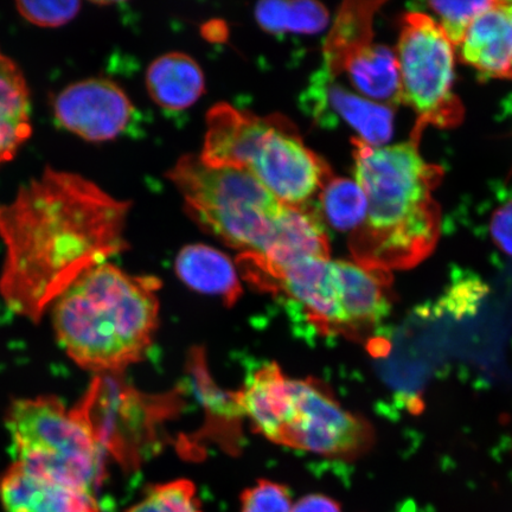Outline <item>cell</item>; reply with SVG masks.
<instances>
[{"label":"cell","instance_id":"30bf717a","mask_svg":"<svg viewBox=\"0 0 512 512\" xmlns=\"http://www.w3.org/2000/svg\"><path fill=\"white\" fill-rule=\"evenodd\" d=\"M53 107L57 123L92 143L123 136L137 114L123 89L107 79H87L69 85L57 94Z\"/></svg>","mask_w":512,"mask_h":512},{"label":"cell","instance_id":"e0dca14e","mask_svg":"<svg viewBox=\"0 0 512 512\" xmlns=\"http://www.w3.org/2000/svg\"><path fill=\"white\" fill-rule=\"evenodd\" d=\"M343 73L363 98L390 107L401 104L399 67L392 49L370 43L349 57Z\"/></svg>","mask_w":512,"mask_h":512},{"label":"cell","instance_id":"d6986e66","mask_svg":"<svg viewBox=\"0 0 512 512\" xmlns=\"http://www.w3.org/2000/svg\"><path fill=\"white\" fill-rule=\"evenodd\" d=\"M256 21L271 34H318L329 23L325 6L307 0L261 2L255 8Z\"/></svg>","mask_w":512,"mask_h":512},{"label":"cell","instance_id":"ac0fdd59","mask_svg":"<svg viewBox=\"0 0 512 512\" xmlns=\"http://www.w3.org/2000/svg\"><path fill=\"white\" fill-rule=\"evenodd\" d=\"M382 3L351 2L339 10L324 43L323 68L337 78L343 73L345 63L357 50L373 43V21Z\"/></svg>","mask_w":512,"mask_h":512},{"label":"cell","instance_id":"5bb4252c","mask_svg":"<svg viewBox=\"0 0 512 512\" xmlns=\"http://www.w3.org/2000/svg\"><path fill=\"white\" fill-rule=\"evenodd\" d=\"M31 132L27 81L17 64L0 50V165L14 159Z\"/></svg>","mask_w":512,"mask_h":512},{"label":"cell","instance_id":"7a4b0ae2","mask_svg":"<svg viewBox=\"0 0 512 512\" xmlns=\"http://www.w3.org/2000/svg\"><path fill=\"white\" fill-rule=\"evenodd\" d=\"M354 144L355 181L367 196L368 213L351 233L357 264L392 272L408 270L430 256L441 234V210L433 191L443 168L426 162L419 143Z\"/></svg>","mask_w":512,"mask_h":512},{"label":"cell","instance_id":"cb8c5ba5","mask_svg":"<svg viewBox=\"0 0 512 512\" xmlns=\"http://www.w3.org/2000/svg\"><path fill=\"white\" fill-rule=\"evenodd\" d=\"M19 15L41 28H59L79 15L80 2H18Z\"/></svg>","mask_w":512,"mask_h":512},{"label":"cell","instance_id":"484cf974","mask_svg":"<svg viewBox=\"0 0 512 512\" xmlns=\"http://www.w3.org/2000/svg\"><path fill=\"white\" fill-rule=\"evenodd\" d=\"M292 512H342V508L328 496L312 494L294 503Z\"/></svg>","mask_w":512,"mask_h":512},{"label":"cell","instance_id":"44dd1931","mask_svg":"<svg viewBox=\"0 0 512 512\" xmlns=\"http://www.w3.org/2000/svg\"><path fill=\"white\" fill-rule=\"evenodd\" d=\"M126 512H203L194 484L189 480L152 486L142 501Z\"/></svg>","mask_w":512,"mask_h":512},{"label":"cell","instance_id":"8fae6325","mask_svg":"<svg viewBox=\"0 0 512 512\" xmlns=\"http://www.w3.org/2000/svg\"><path fill=\"white\" fill-rule=\"evenodd\" d=\"M302 99L304 110L320 126L332 127L341 119L370 146H384L393 137L392 107L350 92L323 68L313 74Z\"/></svg>","mask_w":512,"mask_h":512},{"label":"cell","instance_id":"2e32d148","mask_svg":"<svg viewBox=\"0 0 512 512\" xmlns=\"http://www.w3.org/2000/svg\"><path fill=\"white\" fill-rule=\"evenodd\" d=\"M176 272L185 285L233 305L242 294L238 272L226 254L206 245H191L179 252Z\"/></svg>","mask_w":512,"mask_h":512},{"label":"cell","instance_id":"7402d4cb","mask_svg":"<svg viewBox=\"0 0 512 512\" xmlns=\"http://www.w3.org/2000/svg\"><path fill=\"white\" fill-rule=\"evenodd\" d=\"M491 2H430V8L454 47L462 42L467 28L480 12L489 8Z\"/></svg>","mask_w":512,"mask_h":512},{"label":"cell","instance_id":"277c9868","mask_svg":"<svg viewBox=\"0 0 512 512\" xmlns=\"http://www.w3.org/2000/svg\"><path fill=\"white\" fill-rule=\"evenodd\" d=\"M240 402L256 431L278 445L348 460L374 445L366 419L339 405L323 384L288 379L275 363L256 371Z\"/></svg>","mask_w":512,"mask_h":512},{"label":"cell","instance_id":"5b68a950","mask_svg":"<svg viewBox=\"0 0 512 512\" xmlns=\"http://www.w3.org/2000/svg\"><path fill=\"white\" fill-rule=\"evenodd\" d=\"M169 177L198 226L243 253L265 255L270 249L285 204L248 171L185 156Z\"/></svg>","mask_w":512,"mask_h":512},{"label":"cell","instance_id":"d4e9b609","mask_svg":"<svg viewBox=\"0 0 512 512\" xmlns=\"http://www.w3.org/2000/svg\"><path fill=\"white\" fill-rule=\"evenodd\" d=\"M489 232L495 245L512 258V198L494 210Z\"/></svg>","mask_w":512,"mask_h":512},{"label":"cell","instance_id":"603a6c76","mask_svg":"<svg viewBox=\"0 0 512 512\" xmlns=\"http://www.w3.org/2000/svg\"><path fill=\"white\" fill-rule=\"evenodd\" d=\"M293 505L285 485L262 479L242 492L240 512H292Z\"/></svg>","mask_w":512,"mask_h":512},{"label":"cell","instance_id":"3957f363","mask_svg":"<svg viewBox=\"0 0 512 512\" xmlns=\"http://www.w3.org/2000/svg\"><path fill=\"white\" fill-rule=\"evenodd\" d=\"M159 280L111 264L83 272L54 303L59 342L75 363L120 374L142 360L158 325Z\"/></svg>","mask_w":512,"mask_h":512},{"label":"cell","instance_id":"6da1fadb","mask_svg":"<svg viewBox=\"0 0 512 512\" xmlns=\"http://www.w3.org/2000/svg\"><path fill=\"white\" fill-rule=\"evenodd\" d=\"M130 208L72 172L48 169L25 185L0 208L6 304L38 322L83 272L124 251Z\"/></svg>","mask_w":512,"mask_h":512},{"label":"cell","instance_id":"ba28073f","mask_svg":"<svg viewBox=\"0 0 512 512\" xmlns=\"http://www.w3.org/2000/svg\"><path fill=\"white\" fill-rule=\"evenodd\" d=\"M168 401L147 398L128 387L119 374H99L73 411L106 456L136 469L155 438V425L170 408Z\"/></svg>","mask_w":512,"mask_h":512},{"label":"cell","instance_id":"52a82bcc","mask_svg":"<svg viewBox=\"0 0 512 512\" xmlns=\"http://www.w3.org/2000/svg\"><path fill=\"white\" fill-rule=\"evenodd\" d=\"M395 55L401 104L411 107L418 117L411 140L420 143L428 126L462 124L464 106L453 89L456 47L439 23L425 12H408L402 17Z\"/></svg>","mask_w":512,"mask_h":512},{"label":"cell","instance_id":"9c48e42d","mask_svg":"<svg viewBox=\"0 0 512 512\" xmlns=\"http://www.w3.org/2000/svg\"><path fill=\"white\" fill-rule=\"evenodd\" d=\"M264 187L286 206H305L332 177L329 165L307 149L296 127L281 115L256 140L246 164Z\"/></svg>","mask_w":512,"mask_h":512},{"label":"cell","instance_id":"8992f818","mask_svg":"<svg viewBox=\"0 0 512 512\" xmlns=\"http://www.w3.org/2000/svg\"><path fill=\"white\" fill-rule=\"evenodd\" d=\"M17 462L95 492L105 479L106 454L73 411L53 396L12 403L6 416Z\"/></svg>","mask_w":512,"mask_h":512},{"label":"cell","instance_id":"ffe728a7","mask_svg":"<svg viewBox=\"0 0 512 512\" xmlns=\"http://www.w3.org/2000/svg\"><path fill=\"white\" fill-rule=\"evenodd\" d=\"M320 211L332 227L355 232L366 221L367 196L355 179L332 176L319 196Z\"/></svg>","mask_w":512,"mask_h":512},{"label":"cell","instance_id":"4fadbf2b","mask_svg":"<svg viewBox=\"0 0 512 512\" xmlns=\"http://www.w3.org/2000/svg\"><path fill=\"white\" fill-rule=\"evenodd\" d=\"M459 50L460 61L484 79H512V2H491L473 19Z\"/></svg>","mask_w":512,"mask_h":512},{"label":"cell","instance_id":"7c38bea8","mask_svg":"<svg viewBox=\"0 0 512 512\" xmlns=\"http://www.w3.org/2000/svg\"><path fill=\"white\" fill-rule=\"evenodd\" d=\"M0 499L6 512H100L94 492L17 460L0 478Z\"/></svg>","mask_w":512,"mask_h":512},{"label":"cell","instance_id":"9a60e30c","mask_svg":"<svg viewBox=\"0 0 512 512\" xmlns=\"http://www.w3.org/2000/svg\"><path fill=\"white\" fill-rule=\"evenodd\" d=\"M146 85L157 105L170 112H182L204 93V75L190 56L171 53L151 63Z\"/></svg>","mask_w":512,"mask_h":512}]
</instances>
